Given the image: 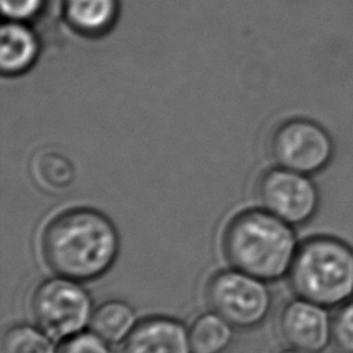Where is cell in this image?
Segmentation results:
<instances>
[{"instance_id": "d6986e66", "label": "cell", "mask_w": 353, "mask_h": 353, "mask_svg": "<svg viewBox=\"0 0 353 353\" xmlns=\"http://www.w3.org/2000/svg\"><path fill=\"white\" fill-rule=\"evenodd\" d=\"M280 353H309V352H305V350H299V349H295V347H288V349H284V350H281Z\"/></svg>"}, {"instance_id": "e0dca14e", "label": "cell", "mask_w": 353, "mask_h": 353, "mask_svg": "<svg viewBox=\"0 0 353 353\" xmlns=\"http://www.w3.org/2000/svg\"><path fill=\"white\" fill-rule=\"evenodd\" d=\"M58 353H113L109 343L95 332L83 331L62 342Z\"/></svg>"}, {"instance_id": "7c38bea8", "label": "cell", "mask_w": 353, "mask_h": 353, "mask_svg": "<svg viewBox=\"0 0 353 353\" xmlns=\"http://www.w3.org/2000/svg\"><path fill=\"white\" fill-rule=\"evenodd\" d=\"M137 324V314L131 305L120 299H109L94 309L90 330L108 343H121Z\"/></svg>"}, {"instance_id": "9c48e42d", "label": "cell", "mask_w": 353, "mask_h": 353, "mask_svg": "<svg viewBox=\"0 0 353 353\" xmlns=\"http://www.w3.org/2000/svg\"><path fill=\"white\" fill-rule=\"evenodd\" d=\"M121 353H192L189 328L172 317L150 316L138 321Z\"/></svg>"}, {"instance_id": "8992f818", "label": "cell", "mask_w": 353, "mask_h": 353, "mask_svg": "<svg viewBox=\"0 0 353 353\" xmlns=\"http://www.w3.org/2000/svg\"><path fill=\"white\" fill-rule=\"evenodd\" d=\"M270 150L277 165L312 176L332 163L335 142L320 123L306 117H294L274 130Z\"/></svg>"}, {"instance_id": "5bb4252c", "label": "cell", "mask_w": 353, "mask_h": 353, "mask_svg": "<svg viewBox=\"0 0 353 353\" xmlns=\"http://www.w3.org/2000/svg\"><path fill=\"white\" fill-rule=\"evenodd\" d=\"M72 161L57 150H40L32 159V178L48 193L65 192L74 181Z\"/></svg>"}, {"instance_id": "52a82bcc", "label": "cell", "mask_w": 353, "mask_h": 353, "mask_svg": "<svg viewBox=\"0 0 353 353\" xmlns=\"http://www.w3.org/2000/svg\"><path fill=\"white\" fill-rule=\"evenodd\" d=\"M256 197L262 208L294 228L309 223L319 212L321 201L310 175L280 165L261 175Z\"/></svg>"}, {"instance_id": "ac0fdd59", "label": "cell", "mask_w": 353, "mask_h": 353, "mask_svg": "<svg viewBox=\"0 0 353 353\" xmlns=\"http://www.w3.org/2000/svg\"><path fill=\"white\" fill-rule=\"evenodd\" d=\"M0 4L8 21L25 22L41 11L44 0H0Z\"/></svg>"}, {"instance_id": "2e32d148", "label": "cell", "mask_w": 353, "mask_h": 353, "mask_svg": "<svg viewBox=\"0 0 353 353\" xmlns=\"http://www.w3.org/2000/svg\"><path fill=\"white\" fill-rule=\"evenodd\" d=\"M332 343L342 353H353V298L338 306L334 313Z\"/></svg>"}, {"instance_id": "7a4b0ae2", "label": "cell", "mask_w": 353, "mask_h": 353, "mask_svg": "<svg viewBox=\"0 0 353 353\" xmlns=\"http://www.w3.org/2000/svg\"><path fill=\"white\" fill-rule=\"evenodd\" d=\"M299 244L295 228L265 208L237 212L222 234L230 266L266 283L288 276Z\"/></svg>"}, {"instance_id": "277c9868", "label": "cell", "mask_w": 353, "mask_h": 353, "mask_svg": "<svg viewBox=\"0 0 353 353\" xmlns=\"http://www.w3.org/2000/svg\"><path fill=\"white\" fill-rule=\"evenodd\" d=\"M30 310L36 325L55 342H63L90 327L94 305L80 281L57 274L34 288Z\"/></svg>"}, {"instance_id": "ba28073f", "label": "cell", "mask_w": 353, "mask_h": 353, "mask_svg": "<svg viewBox=\"0 0 353 353\" xmlns=\"http://www.w3.org/2000/svg\"><path fill=\"white\" fill-rule=\"evenodd\" d=\"M331 309L316 302L294 298L279 316V331L290 347L323 353L332 343Z\"/></svg>"}, {"instance_id": "4fadbf2b", "label": "cell", "mask_w": 353, "mask_h": 353, "mask_svg": "<svg viewBox=\"0 0 353 353\" xmlns=\"http://www.w3.org/2000/svg\"><path fill=\"white\" fill-rule=\"evenodd\" d=\"M234 338V327L215 312L196 317L189 325L192 353H225Z\"/></svg>"}, {"instance_id": "3957f363", "label": "cell", "mask_w": 353, "mask_h": 353, "mask_svg": "<svg viewBox=\"0 0 353 353\" xmlns=\"http://www.w3.org/2000/svg\"><path fill=\"white\" fill-rule=\"evenodd\" d=\"M287 277L296 296L336 309L353 298V245L334 234L309 236Z\"/></svg>"}, {"instance_id": "5b68a950", "label": "cell", "mask_w": 353, "mask_h": 353, "mask_svg": "<svg viewBox=\"0 0 353 353\" xmlns=\"http://www.w3.org/2000/svg\"><path fill=\"white\" fill-rule=\"evenodd\" d=\"M205 301L212 312L237 330L261 325L272 310V294L266 281L237 269L214 273L205 285Z\"/></svg>"}, {"instance_id": "8fae6325", "label": "cell", "mask_w": 353, "mask_h": 353, "mask_svg": "<svg viewBox=\"0 0 353 353\" xmlns=\"http://www.w3.org/2000/svg\"><path fill=\"white\" fill-rule=\"evenodd\" d=\"M63 18L77 33L88 37L105 34L119 15V0H63Z\"/></svg>"}, {"instance_id": "30bf717a", "label": "cell", "mask_w": 353, "mask_h": 353, "mask_svg": "<svg viewBox=\"0 0 353 353\" xmlns=\"http://www.w3.org/2000/svg\"><path fill=\"white\" fill-rule=\"evenodd\" d=\"M39 39L21 21L3 23L0 32V68L3 74L17 76L26 72L37 59Z\"/></svg>"}, {"instance_id": "6da1fadb", "label": "cell", "mask_w": 353, "mask_h": 353, "mask_svg": "<svg viewBox=\"0 0 353 353\" xmlns=\"http://www.w3.org/2000/svg\"><path fill=\"white\" fill-rule=\"evenodd\" d=\"M120 251L114 223L103 212L74 207L52 216L41 234V254L58 276L80 283L108 273Z\"/></svg>"}, {"instance_id": "9a60e30c", "label": "cell", "mask_w": 353, "mask_h": 353, "mask_svg": "<svg viewBox=\"0 0 353 353\" xmlns=\"http://www.w3.org/2000/svg\"><path fill=\"white\" fill-rule=\"evenodd\" d=\"M1 353H58L55 341L39 325L14 324L3 335Z\"/></svg>"}]
</instances>
